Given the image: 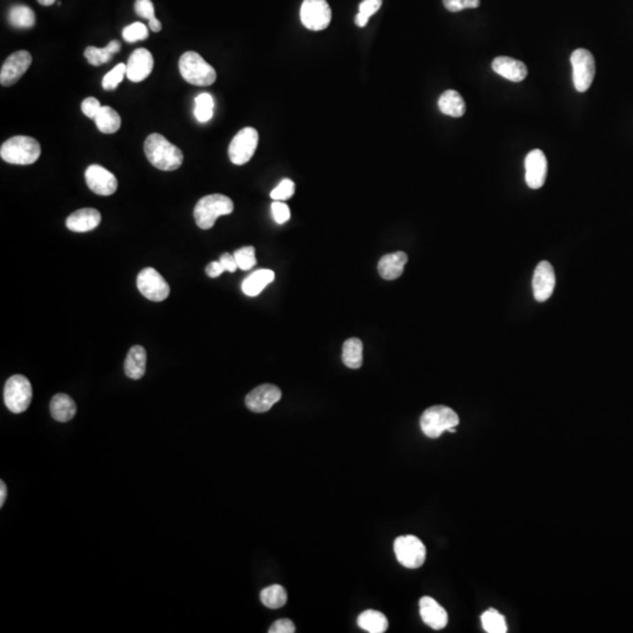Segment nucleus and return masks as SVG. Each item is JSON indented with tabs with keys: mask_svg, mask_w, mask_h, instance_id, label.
Returning <instances> with one entry per match:
<instances>
[{
	"mask_svg": "<svg viewBox=\"0 0 633 633\" xmlns=\"http://www.w3.org/2000/svg\"><path fill=\"white\" fill-rule=\"evenodd\" d=\"M144 154L155 168L165 171L178 169L184 160L180 148L158 133L151 134L144 141Z\"/></svg>",
	"mask_w": 633,
	"mask_h": 633,
	"instance_id": "f257e3e1",
	"label": "nucleus"
},
{
	"mask_svg": "<svg viewBox=\"0 0 633 633\" xmlns=\"http://www.w3.org/2000/svg\"><path fill=\"white\" fill-rule=\"evenodd\" d=\"M40 144L31 137L18 135L5 141L0 148V156L5 162L19 166H29L40 158Z\"/></svg>",
	"mask_w": 633,
	"mask_h": 633,
	"instance_id": "f03ea898",
	"label": "nucleus"
},
{
	"mask_svg": "<svg viewBox=\"0 0 633 633\" xmlns=\"http://www.w3.org/2000/svg\"><path fill=\"white\" fill-rule=\"evenodd\" d=\"M234 202L228 196L213 194L199 199L194 209L196 224L203 230L211 229L220 216L231 214Z\"/></svg>",
	"mask_w": 633,
	"mask_h": 633,
	"instance_id": "7ed1b4c3",
	"label": "nucleus"
},
{
	"mask_svg": "<svg viewBox=\"0 0 633 633\" xmlns=\"http://www.w3.org/2000/svg\"><path fill=\"white\" fill-rule=\"evenodd\" d=\"M180 73L190 85L206 87L216 82V70L196 52H185L178 61Z\"/></svg>",
	"mask_w": 633,
	"mask_h": 633,
	"instance_id": "20e7f679",
	"label": "nucleus"
},
{
	"mask_svg": "<svg viewBox=\"0 0 633 633\" xmlns=\"http://www.w3.org/2000/svg\"><path fill=\"white\" fill-rule=\"evenodd\" d=\"M459 424V415L447 406H433L426 409L420 419V427L431 438H440L443 432H448Z\"/></svg>",
	"mask_w": 633,
	"mask_h": 633,
	"instance_id": "39448f33",
	"label": "nucleus"
},
{
	"mask_svg": "<svg viewBox=\"0 0 633 633\" xmlns=\"http://www.w3.org/2000/svg\"><path fill=\"white\" fill-rule=\"evenodd\" d=\"M33 390L30 380L22 374L12 376L5 383V405L12 413H24L30 407Z\"/></svg>",
	"mask_w": 633,
	"mask_h": 633,
	"instance_id": "423d86ee",
	"label": "nucleus"
},
{
	"mask_svg": "<svg viewBox=\"0 0 633 633\" xmlns=\"http://www.w3.org/2000/svg\"><path fill=\"white\" fill-rule=\"evenodd\" d=\"M570 60L574 89L579 93L586 92L593 85L596 74V63L593 53L584 48H578L571 54Z\"/></svg>",
	"mask_w": 633,
	"mask_h": 633,
	"instance_id": "0eeeda50",
	"label": "nucleus"
},
{
	"mask_svg": "<svg viewBox=\"0 0 633 633\" xmlns=\"http://www.w3.org/2000/svg\"><path fill=\"white\" fill-rule=\"evenodd\" d=\"M394 552L399 563L407 569L422 567L426 560V548L419 538L413 535L400 536L394 542Z\"/></svg>",
	"mask_w": 633,
	"mask_h": 633,
	"instance_id": "6e6552de",
	"label": "nucleus"
},
{
	"mask_svg": "<svg viewBox=\"0 0 633 633\" xmlns=\"http://www.w3.org/2000/svg\"><path fill=\"white\" fill-rule=\"evenodd\" d=\"M259 135L252 127H245L236 134L229 146V158L236 166L249 162L257 149Z\"/></svg>",
	"mask_w": 633,
	"mask_h": 633,
	"instance_id": "1a4fd4ad",
	"label": "nucleus"
},
{
	"mask_svg": "<svg viewBox=\"0 0 633 633\" xmlns=\"http://www.w3.org/2000/svg\"><path fill=\"white\" fill-rule=\"evenodd\" d=\"M137 284L141 295L151 302H163L169 297V284L153 268L141 270Z\"/></svg>",
	"mask_w": 633,
	"mask_h": 633,
	"instance_id": "9d476101",
	"label": "nucleus"
},
{
	"mask_svg": "<svg viewBox=\"0 0 633 633\" xmlns=\"http://www.w3.org/2000/svg\"><path fill=\"white\" fill-rule=\"evenodd\" d=\"M332 11L326 0H304L300 8V20L307 30L323 31L328 29Z\"/></svg>",
	"mask_w": 633,
	"mask_h": 633,
	"instance_id": "9b49d317",
	"label": "nucleus"
},
{
	"mask_svg": "<svg viewBox=\"0 0 633 633\" xmlns=\"http://www.w3.org/2000/svg\"><path fill=\"white\" fill-rule=\"evenodd\" d=\"M32 63V56L27 51H17L12 53L1 66L0 84L8 87L15 85L26 73Z\"/></svg>",
	"mask_w": 633,
	"mask_h": 633,
	"instance_id": "f8f14e48",
	"label": "nucleus"
},
{
	"mask_svg": "<svg viewBox=\"0 0 633 633\" xmlns=\"http://www.w3.org/2000/svg\"><path fill=\"white\" fill-rule=\"evenodd\" d=\"M85 178L89 188L96 195L111 196L118 190V180L114 174L99 165L89 166L86 169Z\"/></svg>",
	"mask_w": 633,
	"mask_h": 633,
	"instance_id": "ddd939ff",
	"label": "nucleus"
},
{
	"mask_svg": "<svg viewBox=\"0 0 633 633\" xmlns=\"http://www.w3.org/2000/svg\"><path fill=\"white\" fill-rule=\"evenodd\" d=\"M282 399V390L271 383H263L251 390L245 398V405L251 412L266 413Z\"/></svg>",
	"mask_w": 633,
	"mask_h": 633,
	"instance_id": "4468645a",
	"label": "nucleus"
},
{
	"mask_svg": "<svg viewBox=\"0 0 633 633\" xmlns=\"http://www.w3.org/2000/svg\"><path fill=\"white\" fill-rule=\"evenodd\" d=\"M526 182L531 189H540L544 185L547 174H548V161L544 153L540 149H534L526 155Z\"/></svg>",
	"mask_w": 633,
	"mask_h": 633,
	"instance_id": "2eb2a0df",
	"label": "nucleus"
},
{
	"mask_svg": "<svg viewBox=\"0 0 633 633\" xmlns=\"http://www.w3.org/2000/svg\"><path fill=\"white\" fill-rule=\"evenodd\" d=\"M556 285V276L551 264L547 261H542L535 270L533 277V291L537 302H545L551 297L554 289Z\"/></svg>",
	"mask_w": 633,
	"mask_h": 633,
	"instance_id": "dca6fc26",
	"label": "nucleus"
},
{
	"mask_svg": "<svg viewBox=\"0 0 633 633\" xmlns=\"http://www.w3.org/2000/svg\"><path fill=\"white\" fill-rule=\"evenodd\" d=\"M153 67L154 59L151 52L146 48H139L129 56L127 63V77L130 82H144L151 75Z\"/></svg>",
	"mask_w": 633,
	"mask_h": 633,
	"instance_id": "f3484780",
	"label": "nucleus"
},
{
	"mask_svg": "<svg viewBox=\"0 0 633 633\" xmlns=\"http://www.w3.org/2000/svg\"><path fill=\"white\" fill-rule=\"evenodd\" d=\"M420 616L426 625L433 630L445 629L448 624V615L441 605L432 597H422L419 602Z\"/></svg>",
	"mask_w": 633,
	"mask_h": 633,
	"instance_id": "a211bd4d",
	"label": "nucleus"
},
{
	"mask_svg": "<svg viewBox=\"0 0 633 633\" xmlns=\"http://www.w3.org/2000/svg\"><path fill=\"white\" fill-rule=\"evenodd\" d=\"M101 223V214L93 208H84L74 211L67 218L66 227L73 232L92 231Z\"/></svg>",
	"mask_w": 633,
	"mask_h": 633,
	"instance_id": "6ab92c4d",
	"label": "nucleus"
},
{
	"mask_svg": "<svg viewBox=\"0 0 633 633\" xmlns=\"http://www.w3.org/2000/svg\"><path fill=\"white\" fill-rule=\"evenodd\" d=\"M493 70L509 82H521L528 75V68L522 61L509 56H497L491 63Z\"/></svg>",
	"mask_w": 633,
	"mask_h": 633,
	"instance_id": "aec40b11",
	"label": "nucleus"
},
{
	"mask_svg": "<svg viewBox=\"0 0 633 633\" xmlns=\"http://www.w3.org/2000/svg\"><path fill=\"white\" fill-rule=\"evenodd\" d=\"M407 261H409V257L402 251L385 254L383 257L380 258L379 264H378L380 276L386 280H397L404 273V268H405Z\"/></svg>",
	"mask_w": 633,
	"mask_h": 633,
	"instance_id": "412c9836",
	"label": "nucleus"
},
{
	"mask_svg": "<svg viewBox=\"0 0 633 633\" xmlns=\"http://www.w3.org/2000/svg\"><path fill=\"white\" fill-rule=\"evenodd\" d=\"M147 368V352L140 345H134L129 350L125 360V376L139 380L144 376Z\"/></svg>",
	"mask_w": 633,
	"mask_h": 633,
	"instance_id": "4be33fe9",
	"label": "nucleus"
},
{
	"mask_svg": "<svg viewBox=\"0 0 633 633\" xmlns=\"http://www.w3.org/2000/svg\"><path fill=\"white\" fill-rule=\"evenodd\" d=\"M49 411L53 419L59 422H68L73 419L77 413V405L70 395L58 393L52 398Z\"/></svg>",
	"mask_w": 633,
	"mask_h": 633,
	"instance_id": "5701e85b",
	"label": "nucleus"
},
{
	"mask_svg": "<svg viewBox=\"0 0 633 633\" xmlns=\"http://www.w3.org/2000/svg\"><path fill=\"white\" fill-rule=\"evenodd\" d=\"M438 108L441 113L452 118H461L466 113V102L460 93L448 89L438 98Z\"/></svg>",
	"mask_w": 633,
	"mask_h": 633,
	"instance_id": "b1692460",
	"label": "nucleus"
},
{
	"mask_svg": "<svg viewBox=\"0 0 633 633\" xmlns=\"http://www.w3.org/2000/svg\"><path fill=\"white\" fill-rule=\"evenodd\" d=\"M273 280H275L273 271L269 269H259L244 280L242 290L249 297H254L259 295L264 290V287L273 283Z\"/></svg>",
	"mask_w": 633,
	"mask_h": 633,
	"instance_id": "393cba45",
	"label": "nucleus"
},
{
	"mask_svg": "<svg viewBox=\"0 0 633 633\" xmlns=\"http://www.w3.org/2000/svg\"><path fill=\"white\" fill-rule=\"evenodd\" d=\"M120 49H121L120 41L112 40L106 47L99 48L89 46L86 48L84 56L93 66H101L103 63H109L113 56L119 53Z\"/></svg>",
	"mask_w": 633,
	"mask_h": 633,
	"instance_id": "a878e982",
	"label": "nucleus"
},
{
	"mask_svg": "<svg viewBox=\"0 0 633 633\" xmlns=\"http://www.w3.org/2000/svg\"><path fill=\"white\" fill-rule=\"evenodd\" d=\"M358 625L369 633H383L388 629V620L381 612L366 610L358 617Z\"/></svg>",
	"mask_w": 633,
	"mask_h": 633,
	"instance_id": "bb28decb",
	"label": "nucleus"
},
{
	"mask_svg": "<svg viewBox=\"0 0 633 633\" xmlns=\"http://www.w3.org/2000/svg\"><path fill=\"white\" fill-rule=\"evenodd\" d=\"M96 127L103 134H114L121 127V118L118 112L109 106H102L96 119Z\"/></svg>",
	"mask_w": 633,
	"mask_h": 633,
	"instance_id": "cd10ccee",
	"label": "nucleus"
},
{
	"mask_svg": "<svg viewBox=\"0 0 633 633\" xmlns=\"http://www.w3.org/2000/svg\"><path fill=\"white\" fill-rule=\"evenodd\" d=\"M363 342L360 339L350 338L342 345V363L349 368H360L363 365Z\"/></svg>",
	"mask_w": 633,
	"mask_h": 633,
	"instance_id": "c85d7f7f",
	"label": "nucleus"
},
{
	"mask_svg": "<svg viewBox=\"0 0 633 633\" xmlns=\"http://www.w3.org/2000/svg\"><path fill=\"white\" fill-rule=\"evenodd\" d=\"M8 22L17 29H31L36 24V15L26 5H15L8 11Z\"/></svg>",
	"mask_w": 633,
	"mask_h": 633,
	"instance_id": "c756f323",
	"label": "nucleus"
},
{
	"mask_svg": "<svg viewBox=\"0 0 633 633\" xmlns=\"http://www.w3.org/2000/svg\"><path fill=\"white\" fill-rule=\"evenodd\" d=\"M261 600L266 608H283L287 602V590L284 589L283 586H277V584L268 586L266 589L261 590Z\"/></svg>",
	"mask_w": 633,
	"mask_h": 633,
	"instance_id": "7c9ffc66",
	"label": "nucleus"
},
{
	"mask_svg": "<svg viewBox=\"0 0 633 633\" xmlns=\"http://www.w3.org/2000/svg\"><path fill=\"white\" fill-rule=\"evenodd\" d=\"M483 629L488 633H505L508 631L507 629V623L503 616L500 612L494 609L487 610L481 617Z\"/></svg>",
	"mask_w": 633,
	"mask_h": 633,
	"instance_id": "2f4dec72",
	"label": "nucleus"
},
{
	"mask_svg": "<svg viewBox=\"0 0 633 633\" xmlns=\"http://www.w3.org/2000/svg\"><path fill=\"white\" fill-rule=\"evenodd\" d=\"M195 116L199 122H208L214 115V99L208 93L199 94L195 99Z\"/></svg>",
	"mask_w": 633,
	"mask_h": 633,
	"instance_id": "473e14b6",
	"label": "nucleus"
},
{
	"mask_svg": "<svg viewBox=\"0 0 633 633\" xmlns=\"http://www.w3.org/2000/svg\"><path fill=\"white\" fill-rule=\"evenodd\" d=\"M383 5V0H364L359 5V13L356 18V24L359 27L367 25L368 19L371 18Z\"/></svg>",
	"mask_w": 633,
	"mask_h": 633,
	"instance_id": "72a5a7b5",
	"label": "nucleus"
},
{
	"mask_svg": "<svg viewBox=\"0 0 633 633\" xmlns=\"http://www.w3.org/2000/svg\"><path fill=\"white\" fill-rule=\"evenodd\" d=\"M127 74V65L119 63L109 73L106 74L102 79V87L106 91H112L121 84L123 77Z\"/></svg>",
	"mask_w": 633,
	"mask_h": 633,
	"instance_id": "f704fd0d",
	"label": "nucleus"
},
{
	"mask_svg": "<svg viewBox=\"0 0 633 633\" xmlns=\"http://www.w3.org/2000/svg\"><path fill=\"white\" fill-rule=\"evenodd\" d=\"M234 256H235L238 268L244 271L252 269L257 264L254 247H241L238 250L235 251Z\"/></svg>",
	"mask_w": 633,
	"mask_h": 633,
	"instance_id": "c9c22d12",
	"label": "nucleus"
},
{
	"mask_svg": "<svg viewBox=\"0 0 633 633\" xmlns=\"http://www.w3.org/2000/svg\"><path fill=\"white\" fill-rule=\"evenodd\" d=\"M148 36L147 26L142 22H133L132 25L127 26L123 29L122 37L127 43H137V41L146 40Z\"/></svg>",
	"mask_w": 633,
	"mask_h": 633,
	"instance_id": "e433bc0d",
	"label": "nucleus"
},
{
	"mask_svg": "<svg viewBox=\"0 0 633 633\" xmlns=\"http://www.w3.org/2000/svg\"><path fill=\"white\" fill-rule=\"evenodd\" d=\"M295 183L293 181L289 180V178H284L282 182H280L276 188L273 189L271 192V199H275V201H287V199H291L293 194H295Z\"/></svg>",
	"mask_w": 633,
	"mask_h": 633,
	"instance_id": "4c0bfd02",
	"label": "nucleus"
},
{
	"mask_svg": "<svg viewBox=\"0 0 633 633\" xmlns=\"http://www.w3.org/2000/svg\"><path fill=\"white\" fill-rule=\"evenodd\" d=\"M443 5L450 12H460L466 8H479L480 0H443Z\"/></svg>",
	"mask_w": 633,
	"mask_h": 633,
	"instance_id": "58836bf2",
	"label": "nucleus"
},
{
	"mask_svg": "<svg viewBox=\"0 0 633 633\" xmlns=\"http://www.w3.org/2000/svg\"><path fill=\"white\" fill-rule=\"evenodd\" d=\"M271 210H273V218H275V221H276L278 224H284L285 222L290 220V216H291L290 208H289L287 204L282 202V201L273 202V206H271Z\"/></svg>",
	"mask_w": 633,
	"mask_h": 633,
	"instance_id": "ea45409f",
	"label": "nucleus"
},
{
	"mask_svg": "<svg viewBox=\"0 0 633 633\" xmlns=\"http://www.w3.org/2000/svg\"><path fill=\"white\" fill-rule=\"evenodd\" d=\"M101 103H100L99 100L93 98V96H89V98H86L82 103V111L84 114L89 119H96V115L99 113L100 109H101Z\"/></svg>",
	"mask_w": 633,
	"mask_h": 633,
	"instance_id": "a19ab883",
	"label": "nucleus"
},
{
	"mask_svg": "<svg viewBox=\"0 0 633 633\" xmlns=\"http://www.w3.org/2000/svg\"><path fill=\"white\" fill-rule=\"evenodd\" d=\"M135 12L140 15L141 18L148 19V20L155 18L154 5L151 0H137Z\"/></svg>",
	"mask_w": 633,
	"mask_h": 633,
	"instance_id": "79ce46f5",
	"label": "nucleus"
},
{
	"mask_svg": "<svg viewBox=\"0 0 633 633\" xmlns=\"http://www.w3.org/2000/svg\"><path fill=\"white\" fill-rule=\"evenodd\" d=\"M296 626L290 619H278L269 629V633H293Z\"/></svg>",
	"mask_w": 633,
	"mask_h": 633,
	"instance_id": "37998d69",
	"label": "nucleus"
},
{
	"mask_svg": "<svg viewBox=\"0 0 633 633\" xmlns=\"http://www.w3.org/2000/svg\"><path fill=\"white\" fill-rule=\"evenodd\" d=\"M220 261H221V264L224 268L225 271H228V273H235L236 270L238 269V266H237V261H236L234 254L225 252V254H222Z\"/></svg>",
	"mask_w": 633,
	"mask_h": 633,
	"instance_id": "c03bdc74",
	"label": "nucleus"
},
{
	"mask_svg": "<svg viewBox=\"0 0 633 633\" xmlns=\"http://www.w3.org/2000/svg\"><path fill=\"white\" fill-rule=\"evenodd\" d=\"M224 271V268H223L220 261H211L206 268V276L210 277V278H218Z\"/></svg>",
	"mask_w": 633,
	"mask_h": 633,
	"instance_id": "a18cd8bd",
	"label": "nucleus"
},
{
	"mask_svg": "<svg viewBox=\"0 0 633 633\" xmlns=\"http://www.w3.org/2000/svg\"><path fill=\"white\" fill-rule=\"evenodd\" d=\"M8 496V488L4 481H0V507H3Z\"/></svg>",
	"mask_w": 633,
	"mask_h": 633,
	"instance_id": "49530a36",
	"label": "nucleus"
},
{
	"mask_svg": "<svg viewBox=\"0 0 633 633\" xmlns=\"http://www.w3.org/2000/svg\"><path fill=\"white\" fill-rule=\"evenodd\" d=\"M149 29H151L153 32H160V31L162 30V24H161V22H160L156 17H155V18L149 20Z\"/></svg>",
	"mask_w": 633,
	"mask_h": 633,
	"instance_id": "de8ad7c7",
	"label": "nucleus"
},
{
	"mask_svg": "<svg viewBox=\"0 0 633 633\" xmlns=\"http://www.w3.org/2000/svg\"><path fill=\"white\" fill-rule=\"evenodd\" d=\"M38 3L40 5H44V6H51V5L56 3V0H37Z\"/></svg>",
	"mask_w": 633,
	"mask_h": 633,
	"instance_id": "09e8293b",
	"label": "nucleus"
}]
</instances>
